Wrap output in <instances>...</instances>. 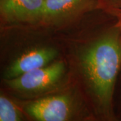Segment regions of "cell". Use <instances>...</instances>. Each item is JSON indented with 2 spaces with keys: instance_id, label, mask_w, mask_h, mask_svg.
Returning a JSON list of instances; mask_svg holds the SVG:
<instances>
[{
  "instance_id": "6da1fadb",
  "label": "cell",
  "mask_w": 121,
  "mask_h": 121,
  "mask_svg": "<svg viewBox=\"0 0 121 121\" xmlns=\"http://www.w3.org/2000/svg\"><path fill=\"white\" fill-rule=\"evenodd\" d=\"M81 64L99 107L109 113L114 84L121 67V30H112L91 44L83 53Z\"/></svg>"
},
{
  "instance_id": "7a4b0ae2",
  "label": "cell",
  "mask_w": 121,
  "mask_h": 121,
  "mask_svg": "<svg viewBox=\"0 0 121 121\" xmlns=\"http://www.w3.org/2000/svg\"><path fill=\"white\" fill-rule=\"evenodd\" d=\"M65 72L63 62L59 61L35 69L17 78L7 79L10 88L25 93H36L45 90L58 82Z\"/></svg>"
},
{
  "instance_id": "3957f363",
  "label": "cell",
  "mask_w": 121,
  "mask_h": 121,
  "mask_svg": "<svg viewBox=\"0 0 121 121\" xmlns=\"http://www.w3.org/2000/svg\"><path fill=\"white\" fill-rule=\"evenodd\" d=\"M72 104L66 95H53L37 99L26 107L28 113L40 121H64L72 114Z\"/></svg>"
},
{
  "instance_id": "277c9868",
  "label": "cell",
  "mask_w": 121,
  "mask_h": 121,
  "mask_svg": "<svg viewBox=\"0 0 121 121\" xmlns=\"http://www.w3.org/2000/svg\"><path fill=\"white\" fill-rule=\"evenodd\" d=\"M57 55L51 47L36 48L28 51L17 58L7 69L5 77L7 79L17 78L22 74L48 65Z\"/></svg>"
},
{
  "instance_id": "5b68a950",
  "label": "cell",
  "mask_w": 121,
  "mask_h": 121,
  "mask_svg": "<svg viewBox=\"0 0 121 121\" xmlns=\"http://www.w3.org/2000/svg\"><path fill=\"white\" fill-rule=\"evenodd\" d=\"M45 0H0L1 14L7 20L25 22L43 17Z\"/></svg>"
},
{
  "instance_id": "8992f818",
  "label": "cell",
  "mask_w": 121,
  "mask_h": 121,
  "mask_svg": "<svg viewBox=\"0 0 121 121\" xmlns=\"http://www.w3.org/2000/svg\"><path fill=\"white\" fill-rule=\"evenodd\" d=\"M89 0H45L43 17H56L67 13L86 4Z\"/></svg>"
},
{
  "instance_id": "52a82bcc",
  "label": "cell",
  "mask_w": 121,
  "mask_h": 121,
  "mask_svg": "<svg viewBox=\"0 0 121 121\" xmlns=\"http://www.w3.org/2000/svg\"><path fill=\"white\" fill-rule=\"evenodd\" d=\"M22 118V113L16 106L4 95L0 97V121H18Z\"/></svg>"
}]
</instances>
